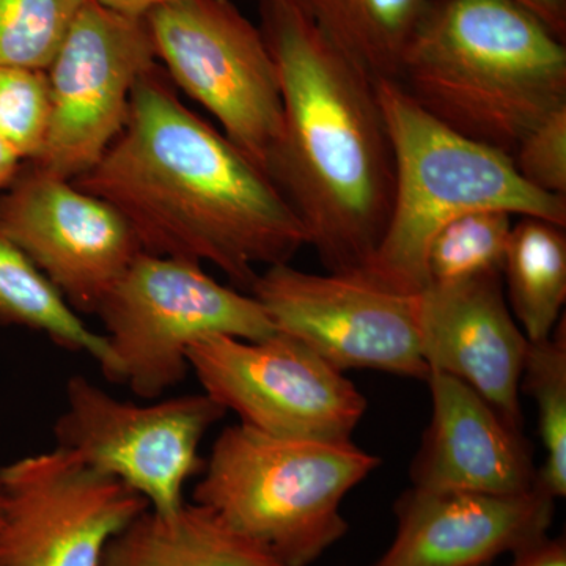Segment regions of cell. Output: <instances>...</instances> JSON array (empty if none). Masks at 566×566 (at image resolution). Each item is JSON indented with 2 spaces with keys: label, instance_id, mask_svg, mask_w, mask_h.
<instances>
[{
  "label": "cell",
  "instance_id": "6da1fadb",
  "mask_svg": "<svg viewBox=\"0 0 566 566\" xmlns=\"http://www.w3.org/2000/svg\"><path fill=\"white\" fill-rule=\"evenodd\" d=\"M73 182L120 212L145 253L214 264L241 289L255 264L290 263L307 245L277 185L181 102L159 65L134 85L120 136Z\"/></svg>",
  "mask_w": 566,
  "mask_h": 566
},
{
  "label": "cell",
  "instance_id": "7a4b0ae2",
  "mask_svg": "<svg viewBox=\"0 0 566 566\" xmlns=\"http://www.w3.org/2000/svg\"><path fill=\"white\" fill-rule=\"evenodd\" d=\"M281 85L283 136L271 180L329 273H360L392 208L395 163L376 82L297 0H262Z\"/></svg>",
  "mask_w": 566,
  "mask_h": 566
},
{
  "label": "cell",
  "instance_id": "3957f363",
  "mask_svg": "<svg viewBox=\"0 0 566 566\" xmlns=\"http://www.w3.org/2000/svg\"><path fill=\"white\" fill-rule=\"evenodd\" d=\"M398 84L450 129L505 153L566 107V50L513 0H431Z\"/></svg>",
  "mask_w": 566,
  "mask_h": 566
},
{
  "label": "cell",
  "instance_id": "277c9868",
  "mask_svg": "<svg viewBox=\"0 0 566 566\" xmlns=\"http://www.w3.org/2000/svg\"><path fill=\"white\" fill-rule=\"evenodd\" d=\"M395 163L392 208L367 266L368 281L403 294L428 286L436 233L465 212L497 210L566 226L565 197L532 188L512 156L431 117L398 82H376Z\"/></svg>",
  "mask_w": 566,
  "mask_h": 566
},
{
  "label": "cell",
  "instance_id": "5b68a950",
  "mask_svg": "<svg viewBox=\"0 0 566 566\" xmlns=\"http://www.w3.org/2000/svg\"><path fill=\"white\" fill-rule=\"evenodd\" d=\"M381 464L352 441L279 438L223 428L192 502L282 566H311L348 532L342 502Z\"/></svg>",
  "mask_w": 566,
  "mask_h": 566
},
{
  "label": "cell",
  "instance_id": "8992f818",
  "mask_svg": "<svg viewBox=\"0 0 566 566\" xmlns=\"http://www.w3.org/2000/svg\"><path fill=\"white\" fill-rule=\"evenodd\" d=\"M107 381L158 400L185 381L189 349L211 337L262 340L275 333L262 304L221 285L202 264L142 252L99 305Z\"/></svg>",
  "mask_w": 566,
  "mask_h": 566
},
{
  "label": "cell",
  "instance_id": "52a82bcc",
  "mask_svg": "<svg viewBox=\"0 0 566 566\" xmlns=\"http://www.w3.org/2000/svg\"><path fill=\"white\" fill-rule=\"evenodd\" d=\"M144 20L172 84L211 112L227 139L271 178L283 107L262 31L232 0H175Z\"/></svg>",
  "mask_w": 566,
  "mask_h": 566
},
{
  "label": "cell",
  "instance_id": "ba28073f",
  "mask_svg": "<svg viewBox=\"0 0 566 566\" xmlns=\"http://www.w3.org/2000/svg\"><path fill=\"white\" fill-rule=\"evenodd\" d=\"M65 390L55 447L132 488L153 512L186 504V483L205 468V434L227 415L218 401L203 392L133 403L82 375L71 376Z\"/></svg>",
  "mask_w": 566,
  "mask_h": 566
},
{
  "label": "cell",
  "instance_id": "9c48e42d",
  "mask_svg": "<svg viewBox=\"0 0 566 566\" xmlns=\"http://www.w3.org/2000/svg\"><path fill=\"white\" fill-rule=\"evenodd\" d=\"M203 392L240 423L279 438L352 441L368 401L344 371L290 335L211 337L189 349Z\"/></svg>",
  "mask_w": 566,
  "mask_h": 566
},
{
  "label": "cell",
  "instance_id": "30bf717a",
  "mask_svg": "<svg viewBox=\"0 0 566 566\" xmlns=\"http://www.w3.org/2000/svg\"><path fill=\"white\" fill-rule=\"evenodd\" d=\"M252 296L277 333L340 371L376 370L424 379L419 294L390 292L359 273L314 274L290 263L256 275Z\"/></svg>",
  "mask_w": 566,
  "mask_h": 566
},
{
  "label": "cell",
  "instance_id": "8fae6325",
  "mask_svg": "<svg viewBox=\"0 0 566 566\" xmlns=\"http://www.w3.org/2000/svg\"><path fill=\"white\" fill-rule=\"evenodd\" d=\"M156 61L144 18L87 0L48 66L50 129L31 163L63 180L88 172L120 136L134 85Z\"/></svg>",
  "mask_w": 566,
  "mask_h": 566
},
{
  "label": "cell",
  "instance_id": "7c38bea8",
  "mask_svg": "<svg viewBox=\"0 0 566 566\" xmlns=\"http://www.w3.org/2000/svg\"><path fill=\"white\" fill-rule=\"evenodd\" d=\"M0 566H99L147 501L61 447L0 468Z\"/></svg>",
  "mask_w": 566,
  "mask_h": 566
},
{
  "label": "cell",
  "instance_id": "4fadbf2b",
  "mask_svg": "<svg viewBox=\"0 0 566 566\" xmlns=\"http://www.w3.org/2000/svg\"><path fill=\"white\" fill-rule=\"evenodd\" d=\"M0 233L84 315H96L112 286L144 252L114 207L32 163H22L0 193Z\"/></svg>",
  "mask_w": 566,
  "mask_h": 566
},
{
  "label": "cell",
  "instance_id": "5bb4252c",
  "mask_svg": "<svg viewBox=\"0 0 566 566\" xmlns=\"http://www.w3.org/2000/svg\"><path fill=\"white\" fill-rule=\"evenodd\" d=\"M419 324L430 371L465 382L524 433L521 376L528 340L506 303L502 274L428 285L419 294Z\"/></svg>",
  "mask_w": 566,
  "mask_h": 566
},
{
  "label": "cell",
  "instance_id": "9a60e30c",
  "mask_svg": "<svg viewBox=\"0 0 566 566\" xmlns=\"http://www.w3.org/2000/svg\"><path fill=\"white\" fill-rule=\"evenodd\" d=\"M554 505L536 486L520 494L412 486L395 502L397 531L371 566H490L545 538Z\"/></svg>",
  "mask_w": 566,
  "mask_h": 566
},
{
  "label": "cell",
  "instance_id": "2e32d148",
  "mask_svg": "<svg viewBox=\"0 0 566 566\" xmlns=\"http://www.w3.org/2000/svg\"><path fill=\"white\" fill-rule=\"evenodd\" d=\"M427 381L431 420L412 461V486L480 494L534 490L536 468L524 433L460 379L430 371Z\"/></svg>",
  "mask_w": 566,
  "mask_h": 566
},
{
  "label": "cell",
  "instance_id": "e0dca14e",
  "mask_svg": "<svg viewBox=\"0 0 566 566\" xmlns=\"http://www.w3.org/2000/svg\"><path fill=\"white\" fill-rule=\"evenodd\" d=\"M99 566L282 565L210 510L186 502L174 513H142L111 539Z\"/></svg>",
  "mask_w": 566,
  "mask_h": 566
},
{
  "label": "cell",
  "instance_id": "ac0fdd59",
  "mask_svg": "<svg viewBox=\"0 0 566 566\" xmlns=\"http://www.w3.org/2000/svg\"><path fill=\"white\" fill-rule=\"evenodd\" d=\"M316 28L375 82L400 80L431 0H297Z\"/></svg>",
  "mask_w": 566,
  "mask_h": 566
},
{
  "label": "cell",
  "instance_id": "d6986e66",
  "mask_svg": "<svg viewBox=\"0 0 566 566\" xmlns=\"http://www.w3.org/2000/svg\"><path fill=\"white\" fill-rule=\"evenodd\" d=\"M565 227L536 218L513 226L506 248L509 307L528 342H542L560 322L566 303Z\"/></svg>",
  "mask_w": 566,
  "mask_h": 566
},
{
  "label": "cell",
  "instance_id": "ffe728a7",
  "mask_svg": "<svg viewBox=\"0 0 566 566\" xmlns=\"http://www.w3.org/2000/svg\"><path fill=\"white\" fill-rule=\"evenodd\" d=\"M0 326L24 327L46 335L66 352L87 354L99 368L107 364L103 334L82 322L39 268L0 233Z\"/></svg>",
  "mask_w": 566,
  "mask_h": 566
},
{
  "label": "cell",
  "instance_id": "44dd1931",
  "mask_svg": "<svg viewBox=\"0 0 566 566\" xmlns=\"http://www.w3.org/2000/svg\"><path fill=\"white\" fill-rule=\"evenodd\" d=\"M521 394L534 398L545 449L535 486L551 497L566 495V326L565 316L542 342H528Z\"/></svg>",
  "mask_w": 566,
  "mask_h": 566
},
{
  "label": "cell",
  "instance_id": "7402d4cb",
  "mask_svg": "<svg viewBox=\"0 0 566 566\" xmlns=\"http://www.w3.org/2000/svg\"><path fill=\"white\" fill-rule=\"evenodd\" d=\"M512 229V214L497 210L465 212L446 223L428 248V285L502 274Z\"/></svg>",
  "mask_w": 566,
  "mask_h": 566
},
{
  "label": "cell",
  "instance_id": "603a6c76",
  "mask_svg": "<svg viewBox=\"0 0 566 566\" xmlns=\"http://www.w3.org/2000/svg\"><path fill=\"white\" fill-rule=\"evenodd\" d=\"M87 0H0V65L48 70Z\"/></svg>",
  "mask_w": 566,
  "mask_h": 566
},
{
  "label": "cell",
  "instance_id": "cb8c5ba5",
  "mask_svg": "<svg viewBox=\"0 0 566 566\" xmlns=\"http://www.w3.org/2000/svg\"><path fill=\"white\" fill-rule=\"evenodd\" d=\"M51 118L46 71L0 65V139L20 156L35 161L46 142Z\"/></svg>",
  "mask_w": 566,
  "mask_h": 566
},
{
  "label": "cell",
  "instance_id": "d4e9b609",
  "mask_svg": "<svg viewBox=\"0 0 566 566\" xmlns=\"http://www.w3.org/2000/svg\"><path fill=\"white\" fill-rule=\"evenodd\" d=\"M512 159L532 188L566 199V107L536 125Z\"/></svg>",
  "mask_w": 566,
  "mask_h": 566
},
{
  "label": "cell",
  "instance_id": "484cf974",
  "mask_svg": "<svg viewBox=\"0 0 566 566\" xmlns=\"http://www.w3.org/2000/svg\"><path fill=\"white\" fill-rule=\"evenodd\" d=\"M510 566H566V543L564 536L545 538L513 554Z\"/></svg>",
  "mask_w": 566,
  "mask_h": 566
},
{
  "label": "cell",
  "instance_id": "4316f807",
  "mask_svg": "<svg viewBox=\"0 0 566 566\" xmlns=\"http://www.w3.org/2000/svg\"><path fill=\"white\" fill-rule=\"evenodd\" d=\"M521 7L535 14L539 21L545 22L557 36L564 40L566 31L565 0H513Z\"/></svg>",
  "mask_w": 566,
  "mask_h": 566
},
{
  "label": "cell",
  "instance_id": "83f0119b",
  "mask_svg": "<svg viewBox=\"0 0 566 566\" xmlns=\"http://www.w3.org/2000/svg\"><path fill=\"white\" fill-rule=\"evenodd\" d=\"M93 2L117 11V13L126 14V17L145 18L151 10L175 2V0H93Z\"/></svg>",
  "mask_w": 566,
  "mask_h": 566
},
{
  "label": "cell",
  "instance_id": "f1b7e54d",
  "mask_svg": "<svg viewBox=\"0 0 566 566\" xmlns=\"http://www.w3.org/2000/svg\"><path fill=\"white\" fill-rule=\"evenodd\" d=\"M22 161L9 145L0 139V193L6 191L7 186L17 177L18 170L21 169Z\"/></svg>",
  "mask_w": 566,
  "mask_h": 566
},
{
  "label": "cell",
  "instance_id": "f546056e",
  "mask_svg": "<svg viewBox=\"0 0 566 566\" xmlns=\"http://www.w3.org/2000/svg\"><path fill=\"white\" fill-rule=\"evenodd\" d=\"M2 505H3L2 491H0V516H2Z\"/></svg>",
  "mask_w": 566,
  "mask_h": 566
}]
</instances>
